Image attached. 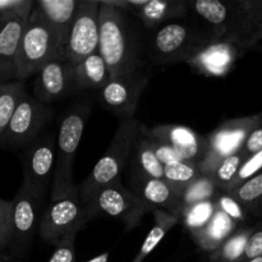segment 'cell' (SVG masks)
<instances>
[{
    "label": "cell",
    "instance_id": "cell-1",
    "mask_svg": "<svg viewBox=\"0 0 262 262\" xmlns=\"http://www.w3.org/2000/svg\"><path fill=\"white\" fill-rule=\"evenodd\" d=\"M99 51L109 68L112 79L145 71L147 30L138 18L110 4L100 2Z\"/></svg>",
    "mask_w": 262,
    "mask_h": 262
},
{
    "label": "cell",
    "instance_id": "cell-2",
    "mask_svg": "<svg viewBox=\"0 0 262 262\" xmlns=\"http://www.w3.org/2000/svg\"><path fill=\"white\" fill-rule=\"evenodd\" d=\"M212 38L216 37L194 15L189 14L155 30H147V59L155 64L187 61Z\"/></svg>",
    "mask_w": 262,
    "mask_h": 262
},
{
    "label": "cell",
    "instance_id": "cell-3",
    "mask_svg": "<svg viewBox=\"0 0 262 262\" xmlns=\"http://www.w3.org/2000/svg\"><path fill=\"white\" fill-rule=\"evenodd\" d=\"M90 114L91 104L87 100H79L61 117L56 141L55 169L51 181V200L66 196L78 188L73 184V163Z\"/></svg>",
    "mask_w": 262,
    "mask_h": 262
},
{
    "label": "cell",
    "instance_id": "cell-4",
    "mask_svg": "<svg viewBox=\"0 0 262 262\" xmlns=\"http://www.w3.org/2000/svg\"><path fill=\"white\" fill-rule=\"evenodd\" d=\"M141 125L142 124L135 118L120 119L114 137L107 150L105 151L104 156L97 161L91 174L78 187L79 196L84 206L90 204L94 194L100 188L120 179V174L135 150Z\"/></svg>",
    "mask_w": 262,
    "mask_h": 262
},
{
    "label": "cell",
    "instance_id": "cell-5",
    "mask_svg": "<svg viewBox=\"0 0 262 262\" xmlns=\"http://www.w3.org/2000/svg\"><path fill=\"white\" fill-rule=\"evenodd\" d=\"M55 59H67L58 35L37 7H33L23 31L18 54L17 81L36 76Z\"/></svg>",
    "mask_w": 262,
    "mask_h": 262
},
{
    "label": "cell",
    "instance_id": "cell-6",
    "mask_svg": "<svg viewBox=\"0 0 262 262\" xmlns=\"http://www.w3.org/2000/svg\"><path fill=\"white\" fill-rule=\"evenodd\" d=\"M194 15L216 38H228L251 50V22L246 0H188Z\"/></svg>",
    "mask_w": 262,
    "mask_h": 262
},
{
    "label": "cell",
    "instance_id": "cell-7",
    "mask_svg": "<svg viewBox=\"0 0 262 262\" xmlns=\"http://www.w3.org/2000/svg\"><path fill=\"white\" fill-rule=\"evenodd\" d=\"M91 219L77 188L72 193L51 200L41 215L38 234L46 242L58 246L67 238L76 237Z\"/></svg>",
    "mask_w": 262,
    "mask_h": 262
},
{
    "label": "cell",
    "instance_id": "cell-8",
    "mask_svg": "<svg viewBox=\"0 0 262 262\" xmlns=\"http://www.w3.org/2000/svg\"><path fill=\"white\" fill-rule=\"evenodd\" d=\"M262 122L261 114L223 122L207 136V151L199 164L202 176L211 177L215 168L229 156L242 150L250 133Z\"/></svg>",
    "mask_w": 262,
    "mask_h": 262
},
{
    "label": "cell",
    "instance_id": "cell-9",
    "mask_svg": "<svg viewBox=\"0 0 262 262\" xmlns=\"http://www.w3.org/2000/svg\"><path fill=\"white\" fill-rule=\"evenodd\" d=\"M54 109L41 102L33 95H25L18 104L9 124L0 136V146L19 147L27 146L40 136L43 128L51 122Z\"/></svg>",
    "mask_w": 262,
    "mask_h": 262
},
{
    "label": "cell",
    "instance_id": "cell-10",
    "mask_svg": "<svg viewBox=\"0 0 262 262\" xmlns=\"http://www.w3.org/2000/svg\"><path fill=\"white\" fill-rule=\"evenodd\" d=\"M56 141L58 133L46 132L28 143L23 151L25 181L22 186L41 200H43L49 183L53 181L56 161Z\"/></svg>",
    "mask_w": 262,
    "mask_h": 262
},
{
    "label": "cell",
    "instance_id": "cell-11",
    "mask_svg": "<svg viewBox=\"0 0 262 262\" xmlns=\"http://www.w3.org/2000/svg\"><path fill=\"white\" fill-rule=\"evenodd\" d=\"M86 207L91 217H115L123 220L128 228L136 227L143 215L151 211L130 189L123 186L120 179L100 188Z\"/></svg>",
    "mask_w": 262,
    "mask_h": 262
},
{
    "label": "cell",
    "instance_id": "cell-12",
    "mask_svg": "<svg viewBox=\"0 0 262 262\" xmlns=\"http://www.w3.org/2000/svg\"><path fill=\"white\" fill-rule=\"evenodd\" d=\"M100 8L99 0L79 2L66 49V58L73 64L99 51Z\"/></svg>",
    "mask_w": 262,
    "mask_h": 262
},
{
    "label": "cell",
    "instance_id": "cell-13",
    "mask_svg": "<svg viewBox=\"0 0 262 262\" xmlns=\"http://www.w3.org/2000/svg\"><path fill=\"white\" fill-rule=\"evenodd\" d=\"M247 49L228 38H212L186 61L196 73L206 77H224L229 74L238 59Z\"/></svg>",
    "mask_w": 262,
    "mask_h": 262
},
{
    "label": "cell",
    "instance_id": "cell-14",
    "mask_svg": "<svg viewBox=\"0 0 262 262\" xmlns=\"http://www.w3.org/2000/svg\"><path fill=\"white\" fill-rule=\"evenodd\" d=\"M147 82L148 76L145 71L110 79L100 90V101L107 110L119 115L122 119L135 118L133 115L138 100L147 86Z\"/></svg>",
    "mask_w": 262,
    "mask_h": 262
},
{
    "label": "cell",
    "instance_id": "cell-15",
    "mask_svg": "<svg viewBox=\"0 0 262 262\" xmlns=\"http://www.w3.org/2000/svg\"><path fill=\"white\" fill-rule=\"evenodd\" d=\"M12 237L10 246L18 253H23L32 242L36 230L40 225V207L42 200L20 187L12 201Z\"/></svg>",
    "mask_w": 262,
    "mask_h": 262
},
{
    "label": "cell",
    "instance_id": "cell-16",
    "mask_svg": "<svg viewBox=\"0 0 262 262\" xmlns=\"http://www.w3.org/2000/svg\"><path fill=\"white\" fill-rule=\"evenodd\" d=\"M114 7L127 10L151 31L171 20L189 15L188 0H107Z\"/></svg>",
    "mask_w": 262,
    "mask_h": 262
},
{
    "label": "cell",
    "instance_id": "cell-17",
    "mask_svg": "<svg viewBox=\"0 0 262 262\" xmlns=\"http://www.w3.org/2000/svg\"><path fill=\"white\" fill-rule=\"evenodd\" d=\"M77 91L74 64L68 59L49 61L36 74L33 96L41 102L50 105Z\"/></svg>",
    "mask_w": 262,
    "mask_h": 262
},
{
    "label": "cell",
    "instance_id": "cell-18",
    "mask_svg": "<svg viewBox=\"0 0 262 262\" xmlns=\"http://www.w3.org/2000/svg\"><path fill=\"white\" fill-rule=\"evenodd\" d=\"M130 191L136 194L143 205L151 211L161 210L174 215L179 219L183 212V204L179 194L173 187L164 179H156L146 177L133 169L128 177Z\"/></svg>",
    "mask_w": 262,
    "mask_h": 262
},
{
    "label": "cell",
    "instance_id": "cell-19",
    "mask_svg": "<svg viewBox=\"0 0 262 262\" xmlns=\"http://www.w3.org/2000/svg\"><path fill=\"white\" fill-rule=\"evenodd\" d=\"M28 17L17 12L0 14V83L17 81L18 54Z\"/></svg>",
    "mask_w": 262,
    "mask_h": 262
},
{
    "label": "cell",
    "instance_id": "cell-20",
    "mask_svg": "<svg viewBox=\"0 0 262 262\" xmlns=\"http://www.w3.org/2000/svg\"><path fill=\"white\" fill-rule=\"evenodd\" d=\"M145 132L151 137L171 146L187 161L200 164L207 151V136L199 135L188 127L160 124L151 129L145 127Z\"/></svg>",
    "mask_w": 262,
    "mask_h": 262
},
{
    "label": "cell",
    "instance_id": "cell-21",
    "mask_svg": "<svg viewBox=\"0 0 262 262\" xmlns=\"http://www.w3.org/2000/svg\"><path fill=\"white\" fill-rule=\"evenodd\" d=\"M81 0H37L36 7L40 9L51 27L58 35L66 53L69 32L76 17Z\"/></svg>",
    "mask_w": 262,
    "mask_h": 262
},
{
    "label": "cell",
    "instance_id": "cell-22",
    "mask_svg": "<svg viewBox=\"0 0 262 262\" xmlns=\"http://www.w3.org/2000/svg\"><path fill=\"white\" fill-rule=\"evenodd\" d=\"M239 224L216 207V211L209 224L199 232L192 233V237L201 250L214 253L224 245L228 238L237 232Z\"/></svg>",
    "mask_w": 262,
    "mask_h": 262
},
{
    "label": "cell",
    "instance_id": "cell-23",
    "mask_svg": "<svg viewBox=\"0 0 262 262\" xmlns=\"http://www.w3.org/2000/svg\"><path fill=\"white\" fill-rule=\"evenodd\" d=\"M74 77L77 91L101 90L112 79L109 68L100 51H96L79 63L74 64Z\"/></svg>",
    "mask_w": 262,
    "mask_h": 262
},
{
    "label": "cell",
    "instance_id": "cell-24",
    "mask_svg": "<svg viewBox=\"0 0 262 262\" xmlns=\"http://www.w3.org/2000/svg\"><path fill=\"white\" fill-rule=\"evenodd\" d=\"M133 155H135L136 163V166L133 169L140 171L143 176L150 177V178L164 179V165L156 158L148 137L142 130V125H141L140 133H138L137 141H136Z\"/></svg>",
    "mask_w": 262,
    "mask_h": 262
},
{
    "label": "cell",
    "instance_id": "cell-25",
    "mask_svg": "<svg viewBox=\"0 0 262 262\" xmlns=\"http://www.w3.org/2000/svg\"><path fill=\"white\" fill-rule=\"evenodd\" d=\"M201 177L202 173L199 163L182 160L164 165V181H166L173 187L179 197L187 187L191 186L194 181Z\"/></svg>",
    "mask_w": 262,
    "mask_h": 262
},
{
    "label": "cell",
    "instance_id": "cell-26",
    "mask_svg": "<svg viewBox=\"0 0 262 262\" xmlns=\"http://www.w3.org/2000/svg\"><path fill=\"white\" fill-rule=\"evenodd\" d=\"M178 222L179 219L177 216H174V215L169 214V212L166 211H161V210H156L155 224H154L152 229L148 232L147 237L143 241L137 256L133 258L132 262H143V260L155 250L156 246L164 239L166 233H168Z\"/></svg>",
    "mask_w": 262,
    "mask_h": 262
},
{
    "label": "cell",
    "instance_id": "cell-27",
    "mask_svg": "<svg viewBox=\"0 0 262 262\" xmlns=\"http://www.w3.org/2000/svg\"><path fill=\"white\" fill-rule=\"evenodd\" d=\"M26 94L25 82L12 81L0 83V136L8 127L18 104Z\"/></svg>",
    "mask_w": 262,
    "mask_h": 262
},
{
    "label": "cell",
    "instance_id": "cell-28",
    "mask_svg": "<svg viewBox=\"0 0 262 262\" xmlns=\"http://www.w3.org/2000/svg\"><path fill=\"white\" fill-rule=\"evenodd\" d=\"M225 192L237 199L251 216H260L262 210V170L241 186Z\"/></svg>",
    "mask_w": 262,
    "mask_h": 262
},
{
    "label": "cell",
    "instance_id": "cell-29",
    "mask_svg": "<svg viewBox=\"0 0 262 262\" xmlns=\"http://www.w3.org/2000/svg\"><path fill=\"white\" fill-rule=\"evenodd\" d=\"M253 228H241L232 237L228 238L224 245L212 253V258L220 262H239L243 261L247 242Z\"/></svg>",
    "mask_w": 262,
    "mask_h": 262
},
{
    "label": "cell",
    "instance_id": "cell-30",
    "mask_svg": "<svg viewBox=\"0 0 262 262\" xmlns=\"http://www.w3.org/2000/svg\"><path fill=\"white\" fill-rule=\"evenodd\" d=\"M215 211H216L215 201L214 200H207V201H202L186 207L182 212L181 217H179V222L183 223L184 227L192 234V233L199 232L202 228L206 227L214 216Z\"/></svg>",
    "mask_w": 262,
    "mask_h": 262
},
{
    "label": "cell",
    "instance_id": "cell-31",
    "mask_svg": "<svg viewBox=\"0 0 262 262\" xmlns=\"http://www.w3.org/2000/svg\"><path fill=\"white\" fill-rule=\"evenodd\" d=\"M220 189L214 183L211 177L202 176L197 181H194L191 186L187 187L181 193L183 210L191 205L199 204V202L207 201V200H214Z\"/></svg>",
    "mask_w": 262,
    "mask_h": 262
},
{
    "label": "cell",
    "instance_id": "cell-32",
    "mask_svg": "<svg viewBox=\"0 0 262 262\" xmlns=\"http://www.w3.org/2000/svg\"><path fill=\"white\" fill-rule=\"evenodd\" d=\"M245 161L246 158L243 156V154L238 151L237 154L223 160L215 168L214 173L211 174V178L220 191H228L230 188Z\"/></svg>",
    "mask_w": 262,
    "mask_h": 262
},
{
    "label": "cell",
    "instance_id": "cell-33",
    "mask_svg": "<svg viewBox=\"0 0 262 262\" xmlns=\"http://www.w3.org/2000/svg\"><path fill=\"white\" fill-rule=\"evenodd\" d=\"M214 201L217 209L224 212L225 215H228L230 219L234 220L237 224L242 225L247 223L248 219H250L251 215L246 210V207L237 199H234L232 194L228 193V192L220 191L214 199Z\"/></svg>",
    "mask_w": 262,
    "mask_h": 262
},
{
    "label": "cell",
    "instance_id": "cell-34",
    "mask_svg": "<svg viewBox=\"0 0 262 262\" xmlns=\"http://www.w3.org/2000/svg\"><path fill=\"white\" fill-rule=\"evenodd\" d=\"M251 22V42L255 48L262 41V0H246Z\"/></svg>",
    "mask_w": 262,
    "mask_h": 262
},
{
    "label": "cell",
    "instance_id": "cell-35",
    "mask_svg": "<svg viewBox=\"0 0 262 262\" xmlns=\"http://www.w3.org/2000/svg\"><path fill=\"white\" fill-rule=\"evenodd\" d=\"M12 201L0 199V248L10 246L12 237Z\"/></svg>",
    "mask_w": 262,
    "mask_h": 262
},
{
    "label": "cell",
    "instance_id": "cell-36",
    "mask_svg": "<svg viewBox=\"0 0 262 262\" xmlns=\"http://www.w3.org/2000/svg\"><path fill=\"white\" fill-rule=\"evenodd\" d=\"M262 170V150L258 151L257 154L252 155L251 158H248L247 160L245 161V164L241 168L239 173H238L237 178L234 179L233 184L230 186V189L235 188V187L241 186L242 183H245L246 181H248L250 178H252L253 176H256L257 173H260Z\"/></svg>",
    "mask_w": 262,
    "mask_h": 262
},
{
    "label": "cell",
    "instance_id": "cell-37",
    "mask_svg": "<svg viewBox=\"0 0 262 262\" xmlns=\"http://www.w3.org/2000/svg\"><path fill=\"white\" fill-rule=\"evenodd\" d=\"M142 130L145 132V127H143V125H142ZM145 135L148 137V141H150V145H151V147H152L154 152H155L156 158L159 159V161H160L163 165H168V164L184 160V159L182 158V156L179 155V154L177 152V151L174 150L171 146L166 145V143H164V142H161V141L156 140V138L151 137V136H148L146 132H145Z\"/></svg>",
    "mask_w": 262,
    "mask_h": 262
},
{
    "label": "cell",
    "instance_id": "cell-38",
    "mask_svg": "<svg viewBox=\"0 0 262 262\" xmlns=\"http://www.w3.org/2000/svg\"><path fill=\"white\" fill-rule=\"evenodd\" d=\"M260 256H262V224L252 229L250 239L247 242V247H246L243 260L250 261L252 258L260 257Z\"/></svg>",
    "mask_w": 262,
    "mask_h": 262
},
{
    "label": "cell",
    "instance_id": "cell-39",
    "mask_svg": "<svg viewBox=\"0 0 262 262\" xmlns=\"http://www.w3.org/2000/svg\"><path fill=\"white\" fill-rule=\"evenodd\" d=\"M74 241H76V237H69L64 239L60 245L56 246V250L54 251L49 262H73Z\"/></svg>",
    "mask_w": 262,
    "mask_h": 262
},
{
    "label": "cell",
    "instance_id": "cell-40",
    "mask_svg": "<svg viewBox=\"0 0 262 262\" xmlns=\"http://www.w3.org/2000/svg\"><path fill=\"white\" fill-rule=\"evenodd\" d=\"M262 150V122L252 132L250 133V136L246 140L245 145H243L241 152L243 154V156L247 160L248 158H251L252 155L257 154L258 151Z\"/></svg>",
    "mask_w": 262,
    "mask_h": 262
},
{
    "label": "cell",
    "instance_id": "cell-41",
    "mask_svg": "<svg viewBox=\"0 0 262 262\" xmlns=\"http://www.w3.org/2000/svg\"><path fill=\"white\" fill-rule=\"evenodd\" d=\"M106 261H107V255L105 253V255L99 256V257L94 258V260H91V261H87V262H106Z\"/></svg>",
    "mask_w": 262,
    "mask_h": 262
},
{
    "label": "cell",
    "instance_id": "cell-42",
    "mask_svg": "<svg viewBox=\"0 0 262 262\" xmlns=\"http://www.w3.org/2000/svg\"><path fill=\"white\" fill-rule=\"evenodd\" d=\"M246 262H262V256H260V257L252 258V260H250V261H246Z\"/></svg>",
    "mask_w": 262,
    "mask_h": 262
},
{
    "label": "cell",
    "instance_id": "cell-43",
    "mask_svg": "<svg viewBox=\"0 0 262 262\" xmlns=\"http://www.w3.org/2000/svg\"><path fill=\"white\" fill-rule=\"evenodd\" d=\"M9 260H8V257H5V256L0 255V262H8Z\"/></svg>",
    "mask_w": 262,
    "mask_h": 262
},
{
    "label": "cell",
    "instance_id": "cell-44",
    "mask_svg": "<svg viewBox=\"0 0 262 262\" xmlns=\"http://www.w3.org/2000/svg\"><path fill=\"white\" fill-rule=\"evenodd\" d=\"M260 216H262V210H261V214H260Z\"/></svg>",
    "mask_w": 262,
    "mask_h": 262
},
{
    "label": "cell",
    "instance_id": "cell-45",
    "mask_svg": "<svg viewBox=\"0 0 262 262\" xmlns=\"http://www.w3.org/2000/svg\"><path fill=\"white\" fill-rule=\"evenodd\" d=\"M260 50H261V51H262V46H261V48H260Z\"/></svg>",
    "mask_w": 262,
    "mask_h": 262
},
{
    "label": "cell",
    "instance_id": "cell-46",
    "mask_svg": "<svg viewBox=\"0 0 262 262\" xmlns=\"http://www.w3.org/2000/svg\"><path fill=\"white\" fill-rule=\"evenodd\" d=\"M260 114H261V117H262V113H260Z\"/></svg>",
    "mask_w": 262,
    "mask_h": 262
},
{
    "label": "cell",
    "instance_id": "cell-47",
    "mask_svg": "<svg viewBox=\"0 0 262 262\" xmlns=\"http://www.w3.org/2000/svg\"><path fill=\"white\" fill-rule=\"evenodd\" d=\"M217 262H220V261H217Z\"/></svg>",
    "mask_w": 262,
    "mask_h": 262
}]
</instances>
